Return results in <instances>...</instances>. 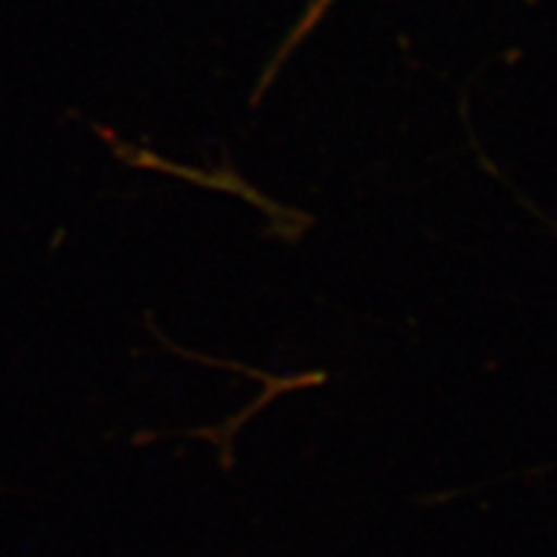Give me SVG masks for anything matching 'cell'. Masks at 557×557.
<instances>
[{"label":"cell","instance_id":"obj_1","mask_svg":"<svg viewBox=\"0 0 557 557\" xmlns=\"http://www.w3.org/2000/svg\"><path fill=\"white\" fill-rule=\"evenodd\" d=\"M333 3H336V0H312L310 9H308V13H305L302 21H299V24H297V29L289 34L287 45H284V50H282V54H278V60L274 62V67L282 65V60L287 58V54H289L292 50H295V47L299 45V41H302L305 37H308V34H310L312 29H315L318 21L325 16V11H329Z\"/></svg>","mask_w":557,"mask_h":557}]
</instances>
